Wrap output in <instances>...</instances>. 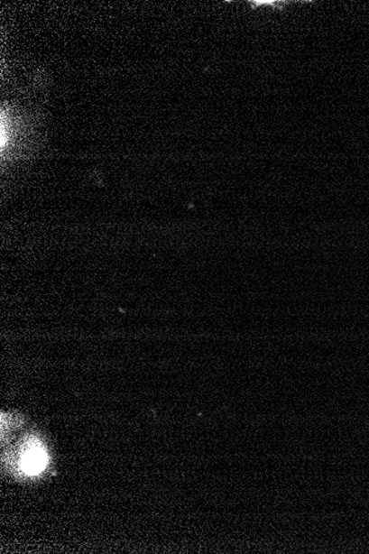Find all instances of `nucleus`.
<instances>
[{
	"instance_id": "nucleus-1",
	"label": "nucleus",
	"mask_w": 369,
	"mask_h": 554,
	"mask_svg": "<svg viewBox=\"0 0 369 554\" xmlns=\"http://www.w3.org/2000/svg\"><path fill=\"white\" fill-rule=\"evenodd\" d=\"M47 465V454L37 440L32 439L24 446L22 455L21 466L24 473L36 475L44 469Z\"/></svg>"
}]
</instances>
